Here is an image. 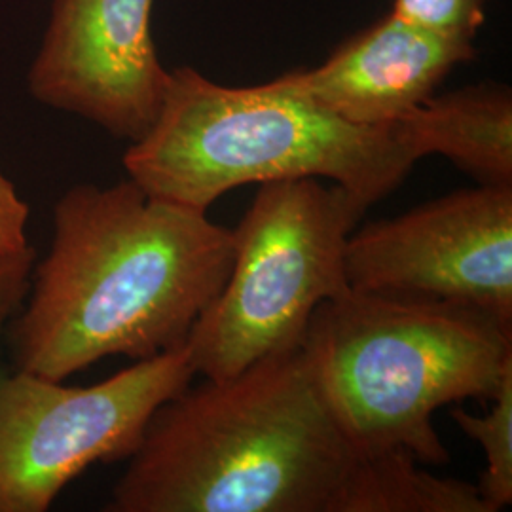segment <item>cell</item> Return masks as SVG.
<instances>
[{"label": "cell", "instance_id": "5b68a950", "mask_svg": "<svg viewBox=\"0 0 512 512\" xmlns=\"http://www.w3.org/2000/svg\"><path fill=\"white\" fill-rule=\"evenodd\" d=\"M365 203L340 184H260L234 228L230 275L186 340L196 376L228 378L300 346L311 315L348 289L346 243Z\"/></svg>", "mask_w": 512, "mask_h": 512}, {"label": "cell", "instance_id": "7c38bea8", "mask_svg": "<svg viewBox=\"0 0 512 512\" xmlns=\"http://www.w3.org/2000/svg\"><path fill=\"white\" fill-rule=\"evenodd\" d=\"M490 0H395L393 14L446 35L475 38Z\"/></svg>", "mask_w": 512, "mask_h": 512}, {"label": "cell", "instance_id": "8992f818", "mask_svg": "<svg viewBox=\"0 0 512 512\" xmlns=\"http://www.w3.org/2000/svg\"><path fill=\"white\" fill-rule=\"evenodd\" d=\"M194 378L186 346L90 387L0 374V512H46L88 467L128 459L154 410Z\"/></svg>", "mask_w": 512, "mask_h": 512}, {"label": "cell", "instance_id": "7a4b0ae2", "mask_svg": "<svg viewBox=\"0 0 512 512\" xmlns=\"http://www.w3.org/2000/svg\"><path fill=\"white\" fill-rule=\"evenodd\" d=\"M372 461L296 346L160 404L105 509L361 512Z\"/></svg>", "mask_w": 512, "mask_h": 512}, {"label": "cell", "instance_id": "3957f363", "mask_svg": "<svg viewBox=\"0 0 512 512\" xmlns=\"http://www.w3.org/2000/svg\"><path fill=\"white\" fill-rule=\"evenodd\" d=\"M418 160L395 124H353L275 80L228 88L179 67L124 167L148 196L207 211L239 186L306 177L340 184L370 207Z\"/></svg>", "mask_w": 512, "mask_h": 512}, {"label": "cell", "instance_id": "9c48e42d", "mask_svg": "<svg viewBox=\"0 0 512 512\" xmlns=\"http://www.w3.org/2000/svg\"><path fill=\"white\" fill-rule=\"evenodd\" d=\"M475 57V38L423 29L391 12L336 48L323 65L275 82L353 124L389 126Z\"/></svg>", "mask_w": 512, "mask_h": 512}, {"label": "cell", "instance_id": "8fae6325", "mask_svg": "<svg viewBox=\"0 0 512 512\" xmlns=\"http://www.w3.org/2000/svg\"><path fill=\"white\" fill-rule=\"evenodd\" d=\"M492 401V410L480 418L463 408H456L452 418L484 450L486 469L476 486L490 512H497L512 503V372Z\"/></svg>", "mask_w": 512, "mask_h": 512}, {"label": "cell", "instance_id": "5bb4252c", "mask_svg": "<svg viewBox=\"0 0 512 512\" xmlns=\"http://www.w3.org/2000/svg\"><path fill=\"white\" fill-rule=\"evenodd\" d=\"M31 209L18 194L16 184L0 173V256L29 249L27 222Z\"/></svg>", "mask_w": 512, "mask_h": 512}, {"label": "cell", "instance_id": "ba28073f", "mask_svg": "<svg viewBox=\"0 0 512 512\" xmlns=\"http://www.w3.org/2000/svg\"><path fill=\"white\" fill-rule=\"evenodd\" d=\"M154 0H52V18L27 76L29 92L129 143L156 122L169 71L156 52Z\"/></svg>", "mask_w": 512, "mask_h": 512}, {"label": "cell", "instance_id": "52a82bcc", "mask_svg": "<svg viewBox=\"0 0 512 512\" xmlns=\"http://www.w3.org/2000/svg\"><path fill=\"white\" fill-rule=\"evenodd\" d=\"M359 293L446 300L512 325V184H478L378 220L346 243Z\"/></svg>", "mask_w": 512, "mask_h": 512}, {"label": "cell", "instance_id": "277c9868", "mask_svg": "<svg viewBox=\"0 0 512 512\" xmlns=\"http://www.w3.org/2000/svg\"><path fill=\"white\" fill-rule=\"evenodd\" d=\"M300 346L349 437L366 454L444 465L433 414L494 399L512 372V325L446 300L344 293L325 300Z\"/></svg>", "mask_w": 512, "mask_h": 512}, {"label": "cell", "instance_id": "6da1fadb", "mask_svg": "<svg viewBox=\"0 0 512 512\" xmlns=\"http://www.w3.org/2000/svg\"><path fill=\"white\" fill-rule=\"evenodd\" d=\"M234 262V230L133 183L74 184L6 330L12 365L61 380L105 359L186 346Z\"/></svg>", "mask_w": 512, "mask_h": 512}, {"label": "cell", "instance_id": "30bf717a", "mask_svg": "<svg viewBox=\"0 0 512 512\" xmlns=\"http://www.w3.org/2000/svg\"><path fill=\"white\" fill-rule=\"evenodd\" d=\"M418 158L440 154L478 184H512V93L482 82L431 95L393 122Z\"/></svg>", "mask_w": 512, "mask_h": 512}, {"label": "cell", "instance_id": "4fadbf2b", "mask_svg": "<svg viewBox=\"0 0 512 512\" xmlns=\"http://www.w3.org/2000/svg\"><path fill=\"white\" fill-rule=\"evenodd\" d=\"M35 262L37 251L33 247L18 255L0 256V336L6 334L12 319L23 306Z\"/></svg>", "mask_w": 512, "mask_h": 512}]
</instances>
